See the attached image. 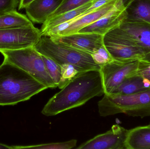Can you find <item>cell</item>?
<instances>
[{
  "label": "cell",
  "mask_w": 150,
  "mask_h": 149,
  "mask_svg": "<svg viewBox=\"0 0 150 149\" xmlns=\"http://www.w3.org/2000/svg\"><path fill=\"white\" fill-rule=\"evenodd\" d=\"M104 94L100 70L83 72L50 99L41 113L45 116H54L83 106L92 98Z\"/></svg>",
  "instance_id": "obj_1"
},
{
  "label": "cell",
  "mask_w": 150,
  "mask_h": 149,
  "mask_svg": "<svg viewBox=\"0 0 150 149\" xmlns=\"http://www.w3.org/2000/svg\"><path fill=\"white\" fill-rule=\"evenodd\" d=\"M47 88L6 60L0 65V106H13L26 101Z\"/></svg>",
  "instance_id": "obj_2"
},
{
  "label": "cell",
  "mask_w": 150,
  "mask_h": 149,
  "mask_svg": "<svg viewBox=\"0 0 150 149\" xmlns=\"http://www.w3.org/2000/svg\"><path fill=\"white\" fill-rule=\"evenodd\" d=\"M40 53L62 65L69 64L74 66L80 72L100 70L91 53L55 41L48 36H42L34 46Z\"/></svg>",
  "instance_id": "obj_3"
},
{
  "label": "cell",
  "mask_w": 150,
  "mask_h": 149,
  "mask_svg": "<svg viewBox=\"0 0 150 149\" xmlns=\"http://www.w3.org/2000/svg\"><path fill=\"white\" fill-rule=\"evenodd\" d=\"M100 116L126 114L143 118L150 116V89L129 95L104 94L98 102Z\"/></svg>",
  "instance_id": "obj_4"
},
{
  "label": "cell",
  "mask_w": 150,
  "mask_h": 149,
  "mask_svg": "<svg viewBox=\"0 0 150 149\" xmlns=\"http://www.w3.org/2000/svg\"><path fill=\"white\" fill-rule=\"evenodd\" d=\"M0 52L4 60L21 68L47 88L57 87L47 72L42 55L34 47Z\"/></svg>",
  "instance_id": "obj_5"
},
{
  "label": "cell",
  "mask_w": 150,
  "mask_h": 149,
  "mask_svg": "<svg viewBox=\"0 0 150 149\" xmlns=\"http://www.w3.org/2000/svg\"><path fill=\"white\" fill-rule=\"evenodd\" d=\"M120 0H111L100 8L91 11H85L73 20L41 32L42 36H60L77 33L81 29L98 20L113 9Z\"/></svg>",
  "instance_id": "obj_6"
},
{
  "label": "cell",
  "mask_w": 150,
  "mask_h": 149,
  "mask_svg": "<svg viewBox=\"0 0 150 149\" xmlns=\"http://www.w3.org/2000/svg\"><path fill=\"white\" fill-rule=\"evenodd\" d=\"M41 36L40 30L33 25L0 30V51L34 47Z\"/></svg>",
  "instance_id": "obj_7"
},
{
  "label": "cell",
  "mask_w": 150,
  "mask_h": 149,
  "mask_svg": "<svg viewBox=\"0 0 150 149\" xmlns=\"http://www.w3.org/2000/svg\"><path fill=\"white\" fill-rule=\"evenodd\" d=\"M139 61L120 62L114 60L100 69L105 94H109L126 78L136 74Z\"/></svg>",
  "instance_id": "obj_8"
},
{
  "label": "cell",
  "mask_w": 150,
  "mask_h": 149,
  "mask_svg": "<svg viewBox=\"0 0 150 149\" xmlns=\"http://www.w3.org/2000/svg\"><path fill=\"white\" fill-rule=\"evenodd\" d=\"M104 45L112 58L116 61L142 60L146 55L142 48L131 41L108 33L104 36Z\"/></svg>",
  "instance_id": "obj_9"
},
{
  "label": "cell",
  "mask_w": 150,
  "mask_h": 149,
  "mask_svg": "<svg viewBox=\"0 0 150 149\" xmlns=\"http://www.w3.org/2000/svg\"><path fill=\"white\" fill-rule=\"evenodd\" d=\"M108 33L127 39L142 48L146 54L142 60L150 62V24L122 22Z\"/></svg>",
  "instance_id": "obj_10"
},
{
  "label": "cell",
  "mask_w": 150,
  "mask_h": 149,
  "mask_svg": "<svg viewBox=\"0 0 150 149\" xmlns=\"http://www.w3.org/2000/svg\"><path fill=\"white\" fill-rule=\"evenodd\" d=\"M128 130L118 124L111 129L98 135L80 145L78 149H126L125 146Z\"/></svg>",
  "instance_id": "obj_11"
},
{
  "label": "cell",
  "mask_w": 150,
  "mask_h": 149,
  "mask_svg": "<svg viewBox=\"0 0 150 149\" xmlns=\"http://www.w3.org/2000/svg\"><path fill=\"white\" fill-rule=\"evenodd\" d=\"M51 38L55 41L91 54L104 45V36L96 33L77 32L70 35Z\"/></svg>",
  "instance_id": "obj_12"
},
{
  "label": "cell",
  "mask_w": 150,
  "mask_h": 149,
  "mask_svg": "<svg viewBox=\"0 0 150 149\" xmlns=\"http://www.w3.org/2000/svg\"><path fill=\"white\" fill-rule=\"evenodd\" d=\"M63 0H33L25 8L26 15L32 22H46L62 3Z\"/></svg>",
  "instance_id": "obj_13"
},
{
  "label": "cell",
  "mask_w": 150,
  "mask_h": 149,
  "mask_svg": "<svg viewBox=\"0 0 150 149\" xmlns=\"http://www.w3.org/2000/svg\"><path fill=\"white\" fill-rule=\"evenodd\" d=\"M150 89V80L136 74L123 80L110 94L129 95Z\"/></svg>",
  "instance_id": "obj_14"
},
{
  "label": "cell",
  "mask_w": 150,
  "mask_h": 149,
  "mask_svg": "<svg viewBox=\"0 0 150 149\" xmlns=\"http://www.w3.org/2000/svg\"><path fill=\"white\" fill-rule=\"evenodd\" d=\"M126 12V17L123 22L150 24V0H132Z\"/></svg>",
  "instance_id": "obj_15"
},
{
  "label": "cell",
  "mask_w": 150,
  "mask_h": 149,
  "mask_svg": "<svg viewBox=\"0 0 150 149\" xmlns=\"http://www.w3.org/2000/svg\"><path fill=\"white\" fill-rule=\"evenodd\" d=\"M126 149H150V125L128 130Z\"/></svg>",
  "instance_id": "obj_16"
},
{
  "label": "cell",
  "mask_w": 150,
  "mask_h": 149,
  "mask_svg": "<svg viewBox=\"0 0 150 149\" xmlns=\"http://www.w3.org/2000/svg\"><path fill=\"white\" fill-rule=\"evenodd\" d=\"M93 1L90 2L75 9L69 10L61 15L49 18L42 24L40 31L43 32L46 30L52 29L60 24L73 20L83 14L92 5Z\"/></svg>",
  "instance_id": "obj_17"
},
{
  "label": "cell",
  "mask_w": 150,
  "mask_h": 149,
  "mask_svg": "<svg viewBox=\"0 0 150 149\" xmlns=\"http://www.w3.org/2000/svg\"><path fill=\"white\" fill-rule=\"evenodd\" d=\"M33 25L27 15L16 10L6 12L0 15V30Z\"/></svg>",
  "instance_id": "obj_18"
},
{
  "label": "cell",
  "mask_w": 150,
  "mask_h": 149,
  "mask_svg": "<svg viewBox=\"0 0 150 149\" xmlns=\"http://www.w3.org/2000/svg\"><path fill=\"white\" fill-rule=\"evenodd\" d=\"M77 141L72 140L64 142L45 143L31 146H14V149H70L73 148L76 145Z\"/></svg>",
  "instance_id": "obj_19"
},
{
  "label": "cell",
  "mask_w": 150,
  "mask_h": 149,
  "mask_svg": "<svg viewBox=\"0 0 150 149\" xmlns=\"http://www.w3.org/2000/svg\"><path fill=\"white\" fill-rule=\"evenodd\" d=\"M42 57L49 75L58 87L60 84L62 77L61 66L47 57L42 55Z\"/></svg>",
  "instance_id": "obj_20"
},
{
  "label": "cell",
  "mask_w": 150,
  "mask_h": 149,
  "mask_svg": "<svg viewBox=\"0 0 150 149\" xmlns=\"http://www.w3.org/2000/svg\"><path fill=\"white\" fill-rule=\"evenodd\" d=\"M93 1L94 0H63L60 7L50 18L75 9Z\"/></svg>",
  "instance_id": "obj_21"
},
{
  "label": "cell",
  "mask_w": 150,
  "mask_h": 149,
  "mask_svg": "<svg viewBox=\"0 0 150 149\" xmlns=\"http://www.w3.org/2000/svg\"><path fill=\"white\" fill-rule=\"evenodd\" d=\"M61 66L62 77L60 84L58 86L60 89L63 88L71 80L81 72L76 67L72 65L65 64Z\"/></svg>",
  "instance_id": "obj_22"
},
{
  "label": "cell",
  "mask_w": 150,
  "mask_h": 149,
  "mask_svg": "<svg viewBox=\"0 0 150 149\" xmlns=\"http://www.w3.org/2000/svg\"><path fill=\"white\" fill-rule=\"evenodd\" d=\"M91 55L94 62L100 68L104 65L114 60L104 45Z\"/></svg>",
  "instance_id": "obj_23"
},
{
  "label": "cell",
  "mask_w": 150,
  "mask_h": 149,
  "mask_svg": "<svg viewBox=\"0 0 150 149\" xmlns=\"http://www.w3.org/2000/svg\"><path fill=\"white\" fill-rule=\"evenodd\" d=\"M19 0H0V11L8 12L16 10Z\"/></svg>",
  "instance_id": "obj_24"
},
{
  "label": "cell",
  "mask_w": 150,
  "mask_h": 149,
  "mask_svg": "<svg viewBox=\"0 0 150 149\" xmlns=\"http://www.w3.org/2000/svg\"><path fill=\"white\" fill-rule=\"evenodd\" d=\"M136 74L150 80V62L140 60Z\"/></svg>",
  "instance_id": "obj_25"
},
{
  "label": "cell",
  "mask_w": 150,
  "mask_h": 149,
  "mask_svg": "<svg viewBox=\"0 0 150 149\" xmlns=\"http://www.w3.org/2000/svg\"><path fill=\"white\" fill-rule=\"evenodd\" d=\"M33 1V0H19L18 6V10L25 9V8Z\"/></svg>",
  "instance_id": "obj_26"
},
{
  "label": "cell",
  "mask_w": 150,
  "mask_h": 149,
  "mask_svg": "<svg viewBox=\"0 0 150 149\" xmlns=\"http://www.w3.org/2000/svg\"><path fill=\"white\" fill-rule=\"evenodd\" d=\"M0 149H14L13 146H10L6 144L0 143Z\"/></svg>",
  "instance_id": "obj_27"
},
{
  "label": "cell",
  "mask_w": 150,
  "mask_h": 149,
  "mask_svg": "<svg viewBox=\"0 0 150 149\" xmlns=\"http://www.w3.org/2000/svg\"><path fill=\"white\" fill-rule=\"evenodd\" d=\"M6 13V12H1V11H0V15H2V14H4V13Z\"/></svg>",
  "instance_id": "obj_28"
},
{
  "label": "cell",
  "mask_w": 150,
  "mask_h": 149,
  "mask_svg": "<svg viewBox=\"0 0 150 149\" xmlns=\"http://www.w3.org/2000/svg\"><path fill=\"white\" fill-rule=\"evenodd\" d=\"M149 125H150V124H149Z\"/></svg>",
  "instance_id": "obj_29"
}]
</instances>
